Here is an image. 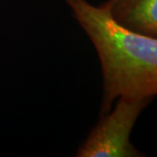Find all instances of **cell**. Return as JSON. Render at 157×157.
<instances>
[{"instance_id": "obj_1", "label": "cell", "mask_w": 157, "mask_h": 157, "mask_svg": "<svg viewBox=\"0 0 157 157\" xmlns=\"http://www.w3.org/2000/svg\"><path fill=\"white\" fill-rule=\"evenodd\" d=\"M92 41L102 67L100 115L119 97L153 99L157 94V39L134 33L115 23L104 4L64 0Z\"/></svg>"}, {"instance_id": "obj_2", "label": "cell", "mask_w": 157, "mask_h": 157, "mask_svg": "<svg viewBox=\"0 0 157 157\" xmlns=\"http://www.w3.org/2000/svg\"><path fill=\"white\" fill-rule=\"evenodd\" d=\"M150 98L119 97L113 109L100 115L99 121L81 144L78 157H140L145 156L130 138L142 111L152 102Z\"/></svg>"}, {"instance_id": "obj_3", "label": "cell", "mask_w": 157, "mask_h": 157, "mask_svg": "<svg viewBox=\"0 0 157 157\" xmlns=\"http://www.w3.org/2000/svg\"><path fill=\"white\" fill-rule=\"evenodd\" d=\"M103 4L119 26L140 35L157 37V0H107Z\"/></svg>"}]
</instances>
